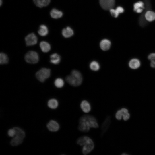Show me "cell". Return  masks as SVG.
Masks as SVG:
<instances>
[{"label": "cell", "instance_id": "obj_1", "mask_svg": "<svg viewBox=\"0 0 155 155\" xmlns=\"http://www.w3.org/2000/svg\"><path fill=\"white\" fill-rule=\"evenodd\" d=\"M65 80L70 85L73 86L80 85L83 81V77L81 73L78 70L72 71L70 74L67 75Z\"/></svg>", "mask_w": 155, "mask_h": 155}, {"label": "cell", "instance_id": "obj_2", "mask_svg": "<svg viewBox=\"0 0 155 155\" xmlns=\"http://www.w3.org/2000/svg\"><path fill=\"white\" fill-rule=\"evenodd\" d=\"M13 128L16 131V133L10 142L11 144L13 146H18L21 144L25 137L24 132L21 129L18 127Z\"/></svg>", "mask_w": 155, "mask_h": 155}, {"label": "cell", "instance_id": "obj_3", "mask_svg": "<svg viewBox=\"0 0 155 155\" xmlns=\"http://www.w3.org/2000/svg\"><path fill=\"white\" fill-rule=\"evenodd\" d=\"M78 121L84 122L90 128H97L99 127L96 118L90 115H85L81 116Z\"/></svg>", "mask_w": 155, "mask_h": 155}, {"label": "cell", "instance_id": "obj_4", "mask_svg": "<svg viewBox=\"0 0 155 155\" xmlns=\"http://www.w3.org/2000/svg\"><path fill=\"white\" fill-rule=\"evenodd\" d=\"M84 142L82 151L84 155H87L90 153L94 149V144L92 140L88 136H84Z\"/></svg>", "mask_w": 155, "mask_h": 155}, {"label": "cell", "instance_id": "obj_5", "mask_svg": "<svg viewBox=\"0 0 155 155\" xmlns=\"http://www.w3.org/2000/svg\"><path fill=\"white\" fill-rule=\"evenodd\" d=\"M24 59L27 63L34 64L38 62L39 57L38 53L36 52L30 51L26 54Z\"/></svg>", "mask_w": 155, "mask_h": 155}, {"label": "cell", "instance_id": "obj_6", "mask_svg": "<svg viewBox=\"0 0 155 155\" xmlns=\"http://www.w3.org/2000/svg\"><path fill=\"white\" fill-rule=\"evenodd\" d=\"M51 70L50 69L43 68L38 71L36 74L37 79L41 82H44L50 76Z\"/></svg>", "mask_w": 155, "mask_h": 155}, {"label": "cell", "instance_id": "obj_7", "mask_svg": "<svg viewBox=\"0 0 155 155\" xmlns=\"http://www.w3.org/2000/svg\"><path fill=\"white\" fill-rule=\"evenodd\" d=\"M115 116L116 119L118 120L121 119L123 117V119L124 121H127L129 118L130 115L127 109L123 108L117 111Z\"/></svg>", "mask_w": 155, "mask_h": 155}, {"label": "cell", "instance_id": "obj_8", "mask_svg": "<svg viewBox=\"0 0 155 155\" xmlns=\"http://www.w3.org/2000/svg\"><path fill=\"white\" fill-rule=\"evenodd\" d=\"M101 7L105 10H110L113 8L115 4V0H100Z\"/></svg>", "mask_w": 155, "mask_h": 155}, {"label": "cell", "instance_id": "obj_9", "mask_svg": "<svg viewBox=\"0 0 155 155\" xmlns=\"http://www.w3.org/2000/svg\"><path fill=\"white\" fill-rule=\"evenodd\" d=\"M26 44L27 46H31L36 44L37 42V38L34 33L28 35L25 38Z\"/></svg>", "mask_w": 155, "mask_h": 155}, {"label": "cell", "instance_id": "obj_10", "mask_svg": "<svg viewBox=\"0 0 155 155\" xmlns=\"http://www.w3.org/2000/svg\"><path fill=\"white\" fill-rule=\"evenodd\" d=\"M111 118L110 116H107L103 122L102 123L101 127V135L103 134L107 131L111 125Z\"/></svg>", "mask_w": 155, "mask_h": 155}, {"label": "cell", "instance_id": "obj_11", "mask_svg": "<svg viewBox=\"0 0 155 155\" xmlns=\"http://www.w3.org/2000/svg\"><path fill=\"white\" fill-rule=\"evenodd\" d=\"M111 45V41L109 40L106 39L102 40L99 44L100 49L104 51H106L109 50Z\"/></svg>", "mask_w": 155, "mask_h": 155}, {"label": "cell", "instance_id": "obj_12", "mask_svg": "<svg viewBox=\"0 0 155 155\" xmlns=\"http://www.w3.org/2000/svg\"><path fill=\"white\" fill-rule=\"evenodd\" d=\"M48 129L50 131L55 132L59 129V126L58 123L55 121L51 120L47 125Z\"/></svg>", "mask_w": 155, "mask_h": 155}, {"label": "cell", "instance_id": "obj_13", "mask_svg": "<svg viewBox=\"0 0 155 155\" xmlns=\"http://www.w3.org/2000/svg\"><path fill=\"white\" fill-rule=\"evenodd\" d=\"M80 107L82 111L85 113L89 112L91 109V107L90 103L87 100H82L80 104Z\"/></svg>", "mask_w": 155, "mask_h": 155}, {"label": "cell", "instance_id": "obj_14", "mask_svg": "<svg viewBox=\"0 0 155 155\" xmlns=\"http://www.w3.org/2000/svg\"><path fill=\"white\" fill-rule=\"evenodd\" d=\"M140 62L139 59L133 58L131 59L129 62V66L131 69H136L140 67Z\"/></svg>", "mask_w": 155, "mask_h": 155}, {"label": "cell", "instance_id": "obj_15", "mask_svg": "<svg viewBox=\"0 0 155 155\" xmlns=\"http://www.w3.org/2000/svg\"><path fill=\"white\" fill-rule=\"evenodd\" d=\"M50 62L55 65L59 64L61 60V56L57 53L52 54L50 55Z\"/></svg>", "mask_w": 155, "mask_h": 155}, {"label": "cell", "instance_id": "obj_16", "mask_svg": "<svg viewBox=\"0 0 155 155\" xmlns=\"http://www.w3.org/2000/svg\"><path fill=\"white\" fill-rule=\"evenodd\" d=\"M40 46L42 51L44 53L48 52L51 49L50 44L45 41H42L40 43Z\"/></svg>", "mask_w": 155, "mask_h": 155}, {"label": "cell", "instance_id": "obj_17", "mask_svg": "<svg viewBox=\"0 0 155 155\" xmlns=\"http://www.w3.org/2000/svg\"><path fill=\"white\" fill-rule=\"evenodd\" d=\"M62 34L64 37L68 38L72 36L74 32L72 29L69 27H67L62 30Z\"/></svg>", "mask_w": 155, "mask_h": 155}, {"label": "cell", "instance_id": "obj_18", "mask_svg": "<svg viewBox=\"0 0 155 155\" xmlns=\"http://www.w3.org/2000/svg\"><path fill=\"white\" fill-rule=\"evenodd\" d=\"M109 10L111 15L115 18L117 17L119 14L123 13L124 11L123 8L120 6L117 7L115 9L112 8Z\"/></svg>", "mask_w": 155, "mask_h": 155}, {"label": "cell", "instance_id": "obj_19", "mask_svg": "<svg viewBox=\"0 0 155 155\" xmlns=\"http://www.w3.org/2000/svg\"><path fill=\"white\" fill-rule=\"evenodd\" d=\"M144 17L148 21H153L155 20V13L151 11L148 10L144 14Z\"/></svg>", "mask_w": 155, "mask_h": 155}, {"label": "cell", "instance_id": "obj_20", "mask_svg": "<svg viewBox=\"0 0 155 155\" xmlns=\"http://www.w3.org/2000/svg\"><path fill=\"white\" fill-rule=\"evenodd\" d=\"M50 14L51 17L53 18L57 19L62 16L63 13L61 11L54 8L51 11Z\"/></svg>", "mask_w": 155, "mask_h": 155}, {"label": "cell", "instance_id": "obj_21", "mask_svg": "<svg viewBox=\"0 0 155 155\" xmlns=\"http://www.w3.org/2000/svg\"><path fill=\"white\" fill-rule=\"evenodd\" d=\"M38 33L41 36H44L47 35L48 33V30L47 26L44 25H40Z\"/></svg>", "mask_w": 155, "mask_h": 155}, {"label": "cell", "instance_id": "obj_22", "mask_svg": "<svg viewBox=\"0 0 155 155\" xmlns=\"http://www.w3.org/2000/svg\"><path fill=\"white\" fill-rule=\"evenodd\" d=\"M89 67L91 70L96 71L99 70L100 68V66L98 61H93L90 63Z\"/></svg>", "mask_w": 155, "mask_h": 155}, {"label": "cell", "instance_id": "obj_23", "mask_svg": "<svg viewBox=\"0 0 155 155\" xmlns=\"http://www.w3.org/2000/svg\"><path fill=\"white\" fill-rule=\"evenodd\" d=\"M48 107L51 109L56 108L58 105V101L55 99H52L50 100L48 102Z\"/></svg>", "mask_w": 155, "mask_h": 155}, {"label": "cell", "instance_id": "obj_24", "mask_svg": "<svg viewBox=\"0 0 155 155\" xmlns=\"http://www.w3.org/2000/svg\"><path fill=\"white\" fill-rule=\"evenodd\" d=\"M9 61V59L7 55L5 53L1 52L0 54V63L4 64L7 63Z\"/></svg>", "mask_w": 155, "mask_h": 155}, {"label": "cell", "instance_id": "obj_25", "mask_svg": "<svg viewBox=\"0 0 155 155\" xmlns=\"http://www.w3.org/2000/svg\"><path fill=\"white\" fill-rule=\"evenodd\" d=\"M54 84L56 87L60 88H62L64 86V82L62 79L61 78H58L55 80Z\"/></svg>", "mask_w": 155, "mask_h": 155}, {"label": "cell", "instance_id": "obj_26", "mask_svg": "<svg viewBox=\"0 0 155 155\" xmlns=\"http://www.w3.org/2000/svg\"><path fill=\"white\" fill-rule=\"evenodd\" d=\"M148 59L150 61V65L153 68H155V53H152L148 56Z\"/></svg>", "mask_w": 155, "mask_h": 155}, {"label": "cell", "instance_id": "obj_27", "mask_svg": "<svg viewBox=\"0 0 155 155\" xmlns=\"http://www.w3.org/2000/svg\"><path fill=\"white\" fill-rule=\"evenodd\" d=\"M133 10L135 11L138 9H144L145 8L144 3L142 1H139L135 3L133 5Z\"/></svg>", "mask_w": 155, "mask_h": 155}, {"label": "cell", "instance_id": "obj_28", "mask_svg": "<svg viewBox=\"0 0 155 155\" xmlns=\"http://www.w3.org/2000/svg\"><path fill=\"white\" fill-rule=\"evenodd\" d=\"M16 133V131L13 128L9 129L8 132V135L10 137H14L15 136Z\"/></svg>", "mask_w": 155, "mask_h": 155}, {"label": "cell", "instance_id": "obj_29", "mask_svg": "<svg viewBox=\"0 0 155 155\" xmlns=\"http://www.w3.org/2000/svg\"><path fill=\"white\" fill-rule=\"evenodd\" d=\"M40 1L43 7L48 5L51 1V0H40Z\"/></svg>", "mask_w": 155, "mask_h": 155}, {"label": "cell", "instance_id": "obj_30", "mask_svg": "<svg viewBox=\"0 0 155 155\" xmlns=\"http://www.w3.org/2000/svg\"><path fill=\"white\" fill-rule=\"evenodd\" d=\"M33 2L38 7L40 8H42L43 7L40 0H33Z\"/></svg>", "mask_w": 155, "mask_h": 155}, {"label": "cell", "instance_id": "obj_31", "mask_svg": "<svg viewBox=\"0 0 155 155\" xmlns=\"http://www.w3.org/2000/svg\"><path fill=\"white\" fill-rule=\"evenodd\" d=\"M2 4V1L0 0V5L1 6Z\"/></svg>", "mask_w": 155, "mask_h": 155}]
</instances>
